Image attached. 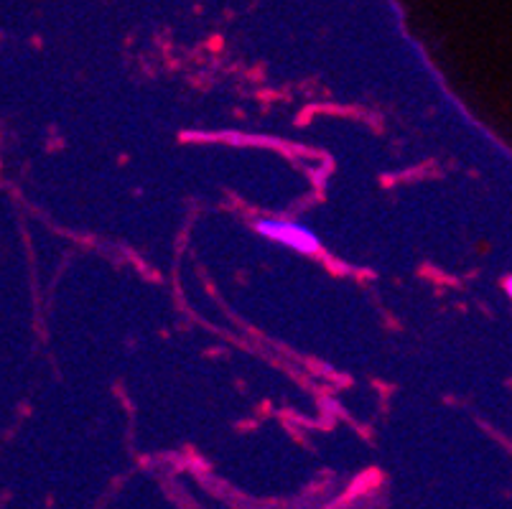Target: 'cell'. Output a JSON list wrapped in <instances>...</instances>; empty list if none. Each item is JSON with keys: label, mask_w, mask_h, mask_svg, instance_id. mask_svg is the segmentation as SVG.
I'll return each instance as SVG.
<instances>
[{"label": "cell", "mask_w": 512, "mask_h": 509, "mask_svg": "<svg viewBox=\"0 0 512 509\" xmlns=\"http://www.w3.org/2000/svg\"><path fill=\"white\" fill-rule=\"evenodd\" d=\"M255 230L260 232L268 240H276L281 245L293 247L299 252H316L319 250V240H316L314 232L304 224L296 222H281V219H258L255 222Z\"/></svg>", "instance_id": "obj_1"}, {"label": "cell", "mask_w": 512, "mask_h": 509, "mask_svg": "<svg viewBox=\"0 0 512 509\" xmlns=\"http://www.w3.org/2000/svg\"><path fill=\"white\" fill-rule=\"evenodd\" d=\"M510 293H512V280H510Z\"/></svg>", "instance_id": "obj_2"}]
</instances>
